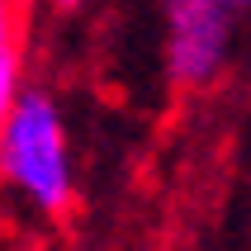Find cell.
Masks as SVG:
<instances>
[{
	"instance_id": "1",
	"label": "cell",
	"mask_w": 251,
	"mask_h": 251,
	"mask_svg": "<svg viewBox=\"0 0 251 251\" xmlns=\"http://www.w3.org/2000/svg\"><path fill=\"white\" fill-rule=\"evenodd\" d=\"M0 199L28 223H57L76 204L67 109L43 85H28L0 124Z\"/></svg>"
},
{
	"instance_id": "2",
	"label": "cell",
	"mask_w": 251,
	"mask_h": 251,
	"mask_svg": "<svg viewBox=\"0 0 251 251\" xmlns=\"http://www.w3.org/2000/svg\"><path fill=\"white\" fill-rule=\"evenodd\" d=\"M251 14V0H161V57L176 90H204L223 76L237 24Z\"/></svg>"
},
{
	"instance_id": "3",
	"label": "cell",
	"mask_w": 251,
	"mask_h": 251,
	"mask_svg": "<svg viewBox=\"0 0 251 251\" xmlns=\"http://www.w3.org/2000/svg\"><path fill=\"white\" fill-rule=\"evenodd\" d=\"M24 90H28V76H24V57H19V48H14V52L0 57V124L10 119V109L19 104Z\"/></svg>"
},
{
	"instance_id": "4",
	"label": "cell",
	"mask_w": 251,
	"mask_h": 251,
	"mask_svg": "<svg viewBox=\"0 0 251 251\" xmlns=\"http://www.w3.org/2000/svg\"><path fill=\"white\" fill-rule=\"evenodd\" d=\"M19 48V5L14 0H0V57Z\"/></svg>"
},
{
	"instance_id": "5",
	"label": "cell",
	"mask_w": 251,
	"mask_h": 251,
	"mask_svg": "<svg viewBox=\"0 0 251 251\" xmlns=\"http://www.w3.org/2000/svg\"><path fill=\"white\" fill-rule=\"evenodd\" d=\"M57 10H76V5H85V0H52Z\"/></svg>"
},
{
	"instance_id": "6",
	"label": "cell",
	"mask_w": 251,
	"mask_h": 251,
	"mask_svg": "<svg viewBox=\"0 0 251 251\" xmlns=\"http://www.w3.org/2000/svg\"><path fill=\"white\" fill-rule=\"evenodd\" d=\"M14 5H24V0H14Z\"/></svg>"
}]
</instances>
